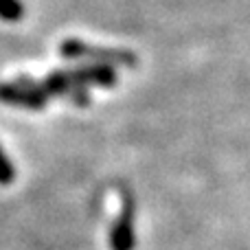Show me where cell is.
<instances>
[{
    "label": "cell",
    "instance_id": "cell-7",
    "mask_svg": "<svg viewBox=\"0 0 250 250\" xmlns=\"http://www.w3.org/2000/svg\"><path fill=\"white\" fill-rule=\"evenodd\" d=\"M16 180V167H13L11 158L4 154V149L0 147V187H7Z\"/></svg>",
    "mask_w": 250,
    "mask_h": 250
},
{
    "label": "cell",
    "instance_id": "cell-1",
    "mask_svg": "<svg viewBox=\"0 0 250 250\" xmlns=\"http://www.w3.org/2000/svg\"><path fill=\"white\" fill-rule=\"evenodd\" d=\"M60 55L66 60H95V64L108 66H136L138 57L123 48H104L92 46L82 40H64L60 44Z\"/></svg>",
    "mask_w": 250,
    "mask_h": 250
},
{
    "label": "cell",
    "instance_id": "cell-3",
    "mask_svg": "<svg viewBox=\"0 0 250 250\" xmlns=\"http://www.w3.org/2000/svg\"><path fill=\"white\" fill-rule=\"evenodd\" d=\"M134 200L132 195L123 193V207L119 217L114 220L112 229H110V248L112 250H134L136 244V230H134Z\"/></svg>",
    "mask_w": 250,
    "mask_h": 250
},
{
    "label": "cell",
    "instance_id": "cell-2",
    "mask_svg": "<svg viewBox=\"0 0 250 250\" xmlns=\"http://www.w3.org/2000/svg\"><path fill=\"white\" fill-rule=\"evenodd\" d=\"M46 92L42 90L40 82L20 79V82L0 83V101L7 105H18L26 110H42L46 105Z\"/></svg>",
    "mask_w": 250,
    "mask_h": 250
},
{
    "label": "cell",
    "instance_id": "cell-6",
    "mask_svg": "<svg viewBox=\"0 0 250 250\" xmlns=\"http://www.w3.org/2000/svg\"><path fill=\"white\" fill-rule=\"evenodd\" d=\"M24 16V7L20 0H0V20L18 22Z\"/></svg>",
    "mask_w": 250,
    "mask_h": 250
},
{
    "label": "cell",
    "instance_id": "cell-4",
    "mask_svg": "<svg viewBox=\"0 0 250 250\" xmlns=\"http://www.w3.org/2000/svg\"><path fill=\"white\" fill-rule=\"evenodd\" d=\"M42 90L46 92V97L51 95H70L73 104L77 105H88V92L83 90V86H77L70 77V73L64 70H55V73L46 75V77L40 82Z\"/></svg>",
    "mask_w": 250,
    "mask_h": 250
},
{
    "label": "cell",
    "instance_id": "cell-5",
    "mask_svg": "<svg viewBox=\"0 0 250 250\" xmlns=\"http://www.w3.org/2000/svg\"><path fill=\"white\" fill-rule=\"evenodd\" d=\"M70 77L77 86H101V88H112L117 83V70L114 66L108 64H90L82 66V68L70 70Z\"/></svg>",
    "mask_w": 250,
    "mask_h": 250
}]
</instances>
